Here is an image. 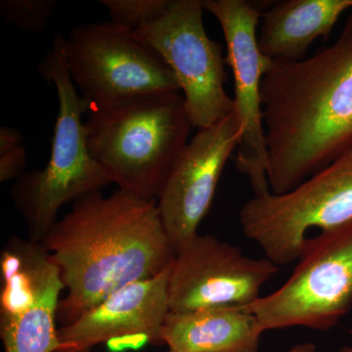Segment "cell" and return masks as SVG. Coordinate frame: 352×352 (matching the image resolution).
<instances>
[{
    "mask_svg": "<svg viewBox=\"0 0 352 352\" xmlns=\"http://www.w3.org/2000/svg\"><path fill=\"white\" fill-rule=\"evenodd\" d=\"M41 244L67 289L57 311L62 326L127 285L157 276L175 256L157 200L119 188L76 199Z\"/></svg>",
    "mask_w": 352,
    "mask_h": 352,
    "instance_id": "1",
    "label": "cell"
},
{
    "mask_svg": "<svg viewBox=\"0 0 352 352\" xmlns=\"http://www.w3.org/2000/svg\"><path fill=\"white\" fill-rule=\"evenodd\" d=\"M111 22L132 32L150 24L163 15L173 0H100Z\"/></svg>",
    "mask_w": 352,
    "mask_h": 352,
    "instance_id": "17",
    "label": "cell"
},
{
    "mask_svg": "<svg viewBox=\"0 0 352 352\" xmlns=\"http://www.w3.org/2000/svg\"><path fill=\"white\" fill-rule=\"evenodd\" d=\"M78 352H91V351H78Z\"/></svg>",
    "mask_w": 352,
    "mask_h": 352,
    "instance_id": "21",
    "label": "cell"
},
{
    "mask_svg": "<svg viewBox=\"0 0 352 352\" xmlns=\"http://www.w3.org/2000/svg\"><path fill=\"white\" fill-rule=\"evenodd\" d=\"M284 352H319V351L315 344L305 342V344H296V346L291 347L289 351Z\"/></svg>",
    "mask_w": 352,
    "mask_h": 352,
    "instance_id": "19",
    "label": "cell"
},
{
    "mask_svg": "<svg viewBox=\"0 0 352 352\" xmlns=\"http://www.w3.org/2000/svg\"><path fill=\"white\" fill-rule=\"evenodd\" d=\"M261 102L268 183L281 195L352 147V15L311 57L271 61Z\"/></svg>",
    "mask_w": 352,
    "mask_h": 352,
    "instance_id": "2",
    "label": "cell"
},
{
    "mask_svg": "<svg viewBox=\"0 0 352 352\" xmlns=\"http://www.w3.org/2000/svg\"><path fill=\"white\" fill-rule=\"evenodd\" d=\"M85 126L88 151L111 182L151 200L161 193L193 127L180 91L136 95L91 108Z\"/></svg>",
    "mask_w": 352,
    "mask_h": 352,
    "instance_id": "3",
    "label": "cell"
},
{
    "mask_svg": "<svg viewBox=\"0 0 352 352\" xmlns=\"http://www.w3.org/2000/svg\"><path fill=\"white\" fill-rule=\"evenodd\" d=\"M65 38L57 34L38 65L39 73L56 89L58 113L47 164L25 173L10 189L13 203L29 227L31 240L41 243L58 220L65 204L112 184L87 148L83 113L90 104L80 94L65 57Z\"/></svg>",
    "mask_w": 352,
    "mask_h": 352,
    "instance_id": "4",
    "label": "cell"
},
{
    "mask_svg": "<svg viewBox=\"0 0 352 352\" xmlns=\"http://www.w3.org/2000/svg\"><path fill=\"white\" fill-rule=\"evenodd\" d=\"M0 337L6 352H57L60 271L41 243L11 239L0 258Z\"/></svg>",
    "mask_w": 352,
    "mask_h": 352,
    "instance_id": "10",
    "label": "cell"
},
{
    "mask_svg": "<svg viewBox=\"0 0 352 352\" xmlns=\"http://www.w3.org/2000/svg\"><path fill=\"white\" fill-rule=\"evenodd\" d=\"M204 11L203 0H173L163 15L134 32L173 72L190 122L198 129L234 112L233 98L226 90L223 47L208 36Z\"/></svg>",
    "mask_w": 352,
    "mask_h": 352,
    "instance_id": "8",
    "label": "cell"
},
{
    "mask_svg": "<svg viewBox=\"0 0 352 352\" xmlns=\"http://www.w3.org/2000/svg\"><path fill=\"white\" fill-rule=\"evenodd\" d=\"M352 0H282L261 14L258 43L272 61L305 59L317 38L326 41Z\"/></svg>",
    "mask_w": 352,
    "mask_h": 352,
    "instance_id": "15",
    "label": "cell"
},
{
    "mask_svg": "<svg viewBox=\"0 0 352 352\" xmlns=\"http://www.w3.org/2000/svg\"><path fill=\"white\" fill-rule=\"evenodd\" d=\"M279 271L267 258H250L236 245L198 233L171 263L170 311L247 307L261 298V287Z\"/></svg>",
    "mask_w": 352,
    "mask_h": 352,
    "instance_id": "11",
    "label": "cell"
},
{
    "mask_svg": "<svg viewBox=\"0 0 352 352\" xmlns=\"http://www.w3.org/2000/svg\"><path fill=\"white\" fill-rule=\"evenodd\" d=\"M171 265V264H170ZM170 265L151 279L127 285L83 314L78 320L58 329L57 352L90 351L106 342L139 347L161 344L160 333L168 307Z\"/></svg>",
    "mask_w": 352,
    "mask_h": 352,
    "instance_id": "13",
    "label": "cell"
},
{
    "mask_svg": "<svg viewBox=\"0 0 352 352\" xmlns=\"http://www.w3.org/2000/svg\"><path fill=\"white\" fill-rule=\"evenodd\" d=\"M352 219V147L296 188L245 201L239 212L245 237L272 263L298 261L310 229L328 230Z\"/></svg>",
    "mask_w": 352,
    "mask_h": 352,
    "instance_id": "5",
    "label": "cell"
},
{
    "mask_svg": "<svg viewBox=\"0 0 352 352\" xmlns=\"http://www.w3.org/2000/svg\"><path fill=\"white\" fill-rule=\"evenodd\" d=\"M64 45L69 76L90 109L136 95L180 91L164 60L134 32L111 21L74 28Z\"/></svg>",
    "mask_w": 352,
    "mask_h": 352,
    "instance_id": "7",
    "label": "cell"
},
{
    "mask_svg": "<svg viewBox=\"0 0 352 352\" xmlns=\"http://www.w3.org/2000/svg\"><path fill=\"white\" fill-rule=\"evenodd\" d=\"M205 11L219 23L226 39L227 64L234 78V112L241 126L235 166L247 176L254 196L270 192L261 82L271 61L258 47L261 13L245 0H203Z\"/></svg>",
    "mask_w": 352,
    "mask_h": 352,
    "instance_id": "9",
    "label": "cell"
},
{
    "mask_svg": "<svg viewBox=\"0 0 352 352\" xmlns=\"http://www.w3.org/2000/svg\"><path fill=\"white\" fill-rule=\"evenodd\" d=\"M263 333L245 308L217 307L168 312L160 340L168 352H258Z\"/></svg>",
    "mask_w": 352,
    "mask_h": 352,
    "instance_id": "14",
    "label": "cell"
},
{
    "mask_svg": "<svg viewBox=\"0 0 352 352\" xmlns=\"http://www.w3.org/2000/svg\"><path fill=\"white\" fill-rule=\"evenodd\" d=\"M349 333H351V344H349V346L342 347V349H340V352H352V329L351 331H349Z\"/></svg>",
    "mask_w": 352,
    "mask_h": 352,
    "instance_id": "20",
    "label": "cell"
},
{
    "mask_svg": "<svg viewBox=\"0 0 352 352\" xmlns=\"http://www.w3.org/2000/svg\"><path fill=\"white\" fill-rule=\"evenodd\" d=\"M240 138L239 120L233 112L214 126L198 129L173 166L157 205L175 254L198 234Z\"/></svg>",
    "mask_w": 352,
    "mask_h": 352,
    "instance_id": "12",
    "label": "cell"
},
{
    "mask_svg": "<svg viewBox=\"0 0 352 352\" xmlns=\"http://www.w3.org/2000/svg\"><path fill=\"white\" fill-rule=\"evenodd\" d=\"M57 6V0H1L0 14L14 29L38 34L47 27Z\"/></svg>",
    "mask_w": 352,
    "mask_h": 352,
    "instance_id": "16",
    "label": "cell"
},
{
    "mask_svg": "<svg viewBox=\"0 0 352 352\" xmlns=\"http://www.w3.org/2000/svg\"><path fill=\"white\" fill-rule=\"evenodd\" d=\"M289 279L245 307L264 332L292 327L329 331L352 307V219L308 238Z\"/></svg>",
    "mask_w": 352,
    "mask_h": 352,
    "instance_id": "6",
    "label": "cell"
},
{
    "mask_svg": "<svg viewBox=\"0 0 352 352\" xmlns=\"http://www.w3.org/2000/svg\"><path fill=\"white\" fill-rule=\"evenodd\" d=\"M27 153L22 144L0 148V182H7L24 175Z\"/></svg>",
    "mask_w": 352,
    "mask_h": 352,
    "instance_id": "18",
    "label": "cell"
}]
</instances>
